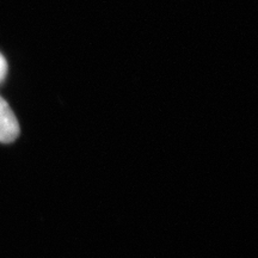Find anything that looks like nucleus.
I'll return each mask as SVG.
<instances>
[{
    "instance_id": "obj_1",
    "label": "nucleus",
    "mask_w": 258,
    "mask_h": 258,
    "mask_svg": "<svg viewBox=\"0 0 258 258\" xmlns=\"http://www.w3.org/2000/svg\"><path fill=\"white\" fill-rule=\"evenodd\" d=\"M19 123L15 112L10 108L8 102L0 96V143H14L18 138Z\"/></svg>"
},
{
    "instance_id": "obj_2",
    "label": "nucleus",
    "mask_w": 258,
    "mask_h": 258,
    "mask_svg": "<svg viewBox=\"0 0 258 258\" xmlns=\"http://www.w3.org/2000/svg\"><path fill=\"white\" fill-rule=\"evenodd\" d=\"M6 76H8V62H6L3 54L0 53V83L4 82Z\"/></svg>"
}]
</instances>
